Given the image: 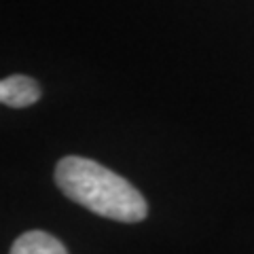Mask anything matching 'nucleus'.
Listing matches in <instances>:
<instances>
[{"instance_id": "obj_2", "label": "nucleus", "mask_w": 254, "mask_h": 254, "mask_svg": "<svg viewBox=\"0 0 254 254\" xmlns=\"http://www.w3.org/2000/svg\"><path fill=\"white\" fill-rule=\"evenodd\" d=\"M43 89L34 78L26 74H11L4 76L0 83V102L11 108H26L41 100Z\"/></svg>"}, {"instance_id": "obj_3", "label": "nucleus", "mask_w": 254, "mask_h": 254, "mask_svg": "<svg viewBox=\"0 0 254 254\" xmlns=\"http://www.w3.org/2000/svg\"><path fill=\"white\" fill-rule=\"evenodd\" d=\"M9 254H68L58 237H53L47 231H28L19 235L11 246Z\"/></svg>"}, {"instance_id": "obj_1", "label": "nucleus", "mask_w": 254, "mask_h": 254, "mask_svg": "<svg viewBox=\"0 0 254 254\" xmlns=\"http://www.w3.org/2000/svg\"><path fill=\"white\" fill-rule=\"evenodd\" d=\"M55 185L68 199L117 222H140L148 216L142 193L113 170L85 157H64L55 165Z\"/></svg>"}]
</instances>
